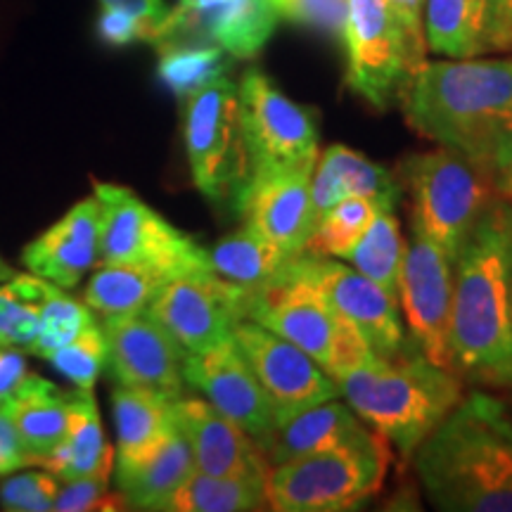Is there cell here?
Returning a JSON list of instances; mask_svg holds the SVG:
<instances>
[{"instance_id":"cell-15","label":"cell","mask_w":512,"mask_h":512,"mask_svg":"<svg viewBox=\"0 0 512 512\" xmlns=\"http://www.w3.org/2000/svg\"><path fill=\"white\" fill-rule=\"evenodd\" d=\"M294 266L363 332L377 356L392 358L406 349V332L401 325L396 294L335 259H318L299 252Z\"/></svg>"},{"instance_id":"cell-17","label":"cell","mask_w":512,"mask_h":512,"mask_svg":"<svg viewBox=\"0 0 512 512\" xmlns=\"http://www.w3.org/2000/svg\"><path fill=\"white\" fill-rule=\"evenodd\" d=\"M311 171L309 166H261L252 169L235 197L242 226L299 254L311 235Z\"/></svg>"},{"instance_id":"cell-36","label":"cell","mask_w":512,"mask_h":512,"mask_svg":"<svg viewBox=\"0 0 512 512\" xmlns=\"http://www.w3.org/2000/svg\"><path fill=\"white\" fill-rule=\"evenodd\" d=\"M93 323V311L88 309L86 302H79V299L64 294L57 285L48 283L46 299H43L41 306V318H38V332L27 351L50 358L57 349H62L64 344L79 337Z\"/></svg>"},{"instance_id":"cell-23","label":"cell","mask_w":512,"mask_h":512,"mask_svg":"<svg viewBox=\"0 0 512 512\" xmlns=\"http://www.w3.org/2000/svg\"><path fill=\"white\" fill-rule=\"evenodd\" d=\"M401 195L399 178L392 171L347 145H330L320 152L311 171V221L316 226L325 211L351 197L394 211Z\"/></svg>"},{"instance_id":"cell-42","label":"cell","mask_w":512,"mask_h":512,"mask_svg":"<svg viewBox=\"0 0 512 512\" xmlns=\"http://www.w3.org/2000/svg\"><path fill=\"white\" fill-rule=\"evenodd\" d=\"M389 10L401 24L403 34L408 38L415 60H425V27H422V10H425V0H387Z\"/></svg>"},{"instance_id":"cell-20","label":"cell","mask_w":512,"mask_h":512,"mask_svg":"<svg viewBox=\"0 0 512 512\" xmlns=\"http://www.w3.org/2000/svg\"><path fill=\"white\" fill-rule=\"evenodd\" d=\"M425 46L441 57L512 53L508 0H425Z\"/></svg>"},{"instance_id":"cell-9","label":"cell","mask_w":512,"mask_h":512,"mask_svg":"<svg viewBox=\"0 0 512 512\" xmlns=\"http://www.w3.org/2000/svg\"><path fill=\"white\" fill-rule=\"evenodd\" d=\"M95 197L100 204V266H157L174 278L211 268L207 249L147 207L136 192L121 185L98 183Z\"/></svg>"},{"instance_id":"cell-32","label":"cell","mask_w":512,"mask_h":512,"mask_svg":"<svg viewBox=\"0 0 512 512\" xmlns=\"http://www.w3.org/2000/svg\"><path fill=\"white\" fill-rule=\"evenodd\" d=\"M157 48L159 79L181 100L228 72V53L216 43L214 46H197L185 38H171V41L157 43Z\"/></svg>"},{"instance_id":"cell-14","label":"cell","mask_w":512,"mask_h":512,"mask_svg":"<svg viewBox=\"0 0 512 512\" xmlns=\"http://www.w3.org/2000/svg\"><path fill=\"white\" fill-rule=\"evenodd\" d=\"M233 339L271 399L275 422L316 403L339 399L337 382L309 354L264 325L240 320Z\"/></svg>"},{"instance_id":"cell-46","label":"cell","mask_w":512,"mask_h":512,"mask_svg":"<svg viewBox=\"0 0 512 512\" xmlns=\"http://www.w3.org/2000/svg\"><path fill=\"white\" fill-rule=\"evenodd\" d=\"M223 3V0H181V3L176 5L174 10H169V17L164 19V24L159 27L157 31V38L152 43H162V41H169V38H174L178 31L188 19H192L195 15H200V12L214 8V5Z\"/></svg>"},{"instance_id":"cell-18","label":"cell","mask_w":512,"mask_h":512,"mask_svg":"<svg viewBox=\"0 0 512 512\" xmlns=\"http://www.w3.org/2000/svg\"><path fill=\"white\" fill-rule=\"evenodd\" d=\"M185 382L204 394L211 406L249 437L261 439L275 425L273 403L233 337L214 349L188 354L183 363Z\"/></svg>"},{"instance_id":"cell-24","label":"cell","mask_w":512,"mask_h":512,"mask_svg":"<svg viewBox=\"0 0 512 512\" xmlns=\"http://www.w3.org/2000/svg\"><path fill=\"white\" fill-rule=\"evenodd\" d=\"M114 472L128 508L164 510L171 494L195 472V460L188 439L174 420V427L155 448L133 463L114 465Z\"/></svg>"},{"instance_id":"cell-48","label":"cell","mask_w":512,"mask_h":512,"mask_svg":"<svg viewBox=\"0 0 512 512\" xmlns=\"http://www.w3.org/2000/svg\"><path fill=\"white\" fill-rule=\"evenodd\" d=\"M508 299H510V320H512V214H510V245H508Z\"/></svg>"},{"instance_id":"cell-38","label":"cell","mask_w":512,"mask_h":512,"mask_svg":"<svg viewBox=\"0 0 512 512\" xmlns=\"http://www.w3.org/2000/svg\"><path fill=\"white\" fill-rule=\"evenodd\" d=\"M278 19L323 31L335 38L344 36L349 0H268Z\"/></svg>"},{"instance_id":"cell-25","label":"cell","mask_w":512,"mask_h":512,"mask_svg":"<svg viewBox=\"0 0 512 512\" xmlns=\"http://www.w3.org/2000/svg\"><path fill=\"white\" fill-rule=\"evenodd\" d=\"M114 458L117 456L102 430L93 392H69L67 437L41 465L57 477V482H69L81 477H112Z\"/></svg>"},{"instance_id":"cell-10","label":"cell","mask_w":512,"mask_h":512,"mask_svg":"<svg viewBox=\"0 0 512 512\" xmlns=\"http://www.w3.org/2000/svg\"><path fill=\"white\" fill-rule=\"evenodd\" d=\"M240 126L252 169L309 166L318 159V121L287 98L261 69H247L238 86Z\"/></svg>"},{"instance_id":"cell-34","label":"cell","mask_w":512,"mask_h":512,"mask_svg":"<svg viewBox=\"0 0 512 512\" xmlns=\"http://www.w3.org/2000/svg\"><path fill=\"white\" fill-rule=\"evenodd\" d=\"M403 254H406V238L401 233L399 219L394 211H380L368 233L347 256V261H351L358 273L396 294Z\"/></svg>"},{"instance_id":"cell-49","label":"cell","mask_w":512,"mask_h":512,"mask_svg":"<svg viewBox=\"0 0 512 512\" xmlns=\"http://www.w3.org/2000/svg\"><path fill=\"white\" fill-rule=\"evenodd\" d=\"M12 275H15V273H12V271H10V266H8V264H5V261H3V259H0V283H3V280H8V278H12Z\"/></svg>"},{"instance_id":"cell-3","label":"cell","mask_w":512,"mask_h":512,"mask_svg":"<svg viewBox=\"0 0 512 512\" xmlns=\"http://www.w3.org/2000/svg\"><path fill=\"white\" fill-rule=\"evenodd\" d=\"M510 214L512 202L498 197L453 264L451 366L486 387H512Z\"/></svg>"},{"instance_id":"cell-16","label":"cell","mask_w":512,"mask_h":512,"mask_svg":"<svg viewBox=\"0 0 512 512\" xmlns=\"http://www.w3.org/2000/svg\"><path fill=\"white\" fill-rule=\"evenodd\" d=\"M102 332L107 339V366L119 384L145 387L181 399L185 377V351L150 313L105 318Z\"/></svg>"},{"instance_id":"cell-29","label":"cell","mask_w":512,"mask_h":512,"mask_svg":"<svg viewBox=\"0 0 512 512\" xmlns=\"http://www.w3.org/2000/svg\"><path fill=\"white\" fill-rule=\"evenodd\" d=\"M171 278L174 275L157 266H100L88 280L83 302L93 313H100L102 318L143 313Z\"/></svg>"},{"instance_id":"cell-21","label":"cell","mask_w":512,"mask_h":512,"mask_svg":"<svg viewBox=\"0 0 512 512\" xmlns=\"http://www.w3.org/2000/svg\"><path fill=\"white\" fill-rule=\"evenodd\" d=\"M382 437L361 422L351 408L337 399L316 403L290 418L275 422L271 432L256 439L266 463L275 467L287 460L309 456V453L330 451L339 446H368Z\"/></svg>"},{"instance_id":"cell-47","label":"cell","mask_w":512,"mask_h":512,"mask_svg":"<svg viewBox=\"0 0 512 512\" xmlns=\"http://www.w3.org/2000/svg\"><path fill=\"white\" fill-rule=\"evenodd\" d=\"M498 192H501V197H505V200L512 202V166L501 176V181H498Z\"/></svg>"},{"instance_id":"cell-2","label":"cell","mask_w":512,"mask_h":512,"mask_svg":"<svg viewBox=\"0 0 512 512\" xmlns=\"http://www.w3.org/2000/svg\"><path fill=\"white\" fill-rule=\"evenodd\" d=\"M427 501L444 512H512V415L472 392L413 453Z\"/></svg>"},{"instance_id":"cell-28","label":"cell","mask_w":512,"mask_h":512,"mask_svg":"<svg viewBox=\"0 0 512 512\" xmlns=\"http://www.w3.org/2000/svg\"><path fill=\"white\" fill-rule=\"evenodd\" d=\"M174 401L145 387L119 384L112 392V411L117 422V458L126 465L143 458L174 427Z\"/></svg>"},{"instance_id":"cell-5","label":"cell","mask_w":512,"mask_h":512,"mask_svg":"<svg viewBox=\"0 0 512 512\" xmlns=\"http://www.w3.org/2000/svg\"><path fill=\"white\" fill-rule=\"evenodd\" d=\"M396 178L408 195L413 228L437 242L453 264L486 209L501 197L489 169L441 145L401 159Z\"/></svg>"},{"instance_id":"cell-7","label":"cell","mask_w":512,"mask_h":512,"mask_svg":"<svg viewBox=\"0 0 512 512\" xmlns=\"http://www.w3.org/2000/svg\"><path fill=\"white\" fill-rule=\"evenodd\" d=\"M389 451L380 439L368 446H339L271 467L266 501L275 512H342L382 489Z\"/></svg>"},{"instance_id":"cell-19","label":"cell","mask_w":512,"mask_h":512,"mask_svg":"<svg viewBox=\"0 0 512 512\" xmlns=\"http://www.w3.org/2000/svg\"><path fill=\"white\" fill-rule=\"evenodd\" d=\"M174 420L188 439L195 470L266 486L271 465L254 437L221 415L207 399H176Z\"/></svg>"},{"instance_id":"cell-51","label":"cell","mask_w":512,"mask_h":512,"mask_svg":"<svg viewBox=\"0 0 512 512\" xmlns=\"http://www.w3.org/2000/svg\"><path fill=\"white\" fill-rule=\"evenodd\" d=\"M510 389H512V387H510Z\"/></svg>"},{"instance_id":"cell-30","label":"cell","mask_w":512,"mask_h":512,"mask_svg":"<svg viewBox=\"0 0 512 512\" xmlns=\"http://www.w3.org/2000/svg\"><path fill=\"white\" fill-rule=\"evenodd\" d=\"M294 256L297 254L287 252L285 247L242 226L216 242L214 249H209V264L211 271L228 283L245 287V290H256V287L278 278Z\"/></svg>"},{"instance_id":"cell-12","label":"cell","mask_w":512,"mask_h":512,"mask_svg":"<svg viewBox=\"0 0 512 512\" xmlns=\"http://www.w3.org/2000/svg\"><path fill=\"white\" fill-rule=\"evenodd\" d=\"M342 41L347 46L349 88L368 105L387 110L420 64L387 0H349Z\"/></svg>"},{"instance_id":"cell-1","label":"cell","mask_w":512,"mask_h":512,"mask_svg":"<svg viewBox=\"0 0 512 512\" xmlns=\"http://www.w3.org/2000/svg\"><path fill=\"white\" fill-rule=\"evenodd\" d=\"M396 98L408 126L496 178L512 166V57H446L403 81Z\"/></svg>"},{"instance_id":"cell-44","label":"cell","mask_w":512,"mask_h":512,"mask_svg":"<svg viewBox=\"0 0 512 512\" xmlns=\"http://www.w3.org/2000/svg\"><path fill=\"white\" fill-rule=\"evenodd\" d=\"M102 8H119L131 12L138 19H143V24L147 27V43L155 41L159 27L164 24V19L169 17V8H166L164 0H100Z\"/></svg>"},{"instance_id":"cell-11","label":"cell","mask_w":512,"mask_h":512,"mask_svg":"<svg viewBox=\"0 0 512 512\" xmlns=\"http://www.w3.org/2000/svg\"><path fill=\"white\" fill-rule=\"evenodd\" d=\"M249 294L252 290L202 268L171 278L147 313L171 332L185 354H202L233 337L235 325L247 320Z\"/></svg>"},{"instance_id":"cell-41","label":"cell","mask_w":512,"mask_h":512,"mask_svg":"<svg viewBox=\"0 0 512 512\" xmlns=\"http://www.w3.org/2000/svg\"><path fill=\"white\" fill-rule=\"evenodd\" d=\"M98 34L110 46H128V43L136 41L147 43V38H150L143 19L119 8H102V15L98 19Z\"/></svg>"},{"instance_id":"cell-31","label":"cell","mask_w":512,"mask_h":512,"mask_svg":"<svg viewBox=\"0 0 512 512\" xmlns=\"http://www.w3.org/2000/svg\"><path fill=\"white\" fill-rule=\"evenodd\" d=\"M266 508V486L204 475L197 470L178 486L164 505V510L169 512H249Z\"/></svg>"},{"instance_id":"cell-39","label":"cell","mask_w":512,"mask_h":512,"mask_svg":"<svg viewBox=\"0 0 512 512\" xmlns=\"http://www.w3.org/2000/svg\"><path fill=\"white\" fill-rule=\"evenodd\" d=\"M126 498L110 491V477L69 479L57 489L53 510L57 512H93L126 510Z\"/></svg>"},{"instance_id":"cell-43","label":"cell","mask_w":512,"mask_h":512,"mask_svg":"<svg viewBox=\"0 0 512 512\" xmlns=\"http://www.w3.org/2000/svg\"><path fill=\"white\" fill-rule=\"evenodd\" d=\"M27 465H34V460L19 439L15 425H12L8 406H5V401H0V477Z\"/></svg>"},{"instance_id":"cell-33","label":"cell","mask_w":512,"mask_h":512,"mask_svg":"<svg viewBox=\"0 0 512 512\" xmlns=\"http://www.w3.org/2000/svg\"><path fill=\"white\" fill-rule=\"evenodd\" d=\"M380 211L387 209H380L375 202L363 200V197H351L335 204L313 226L302 252L318 259H347Z\"/></svg>"},{"instance_id":"cell-35","label":"cell","mask_w":512,"mask_h":512,"mask_svg":"<svg viewBox=\"0 0 512 512\" xmlns=\"http://www.w3.org/2000/svg\"><path fill=\"white\" fill-rule=\"evenodd\" d=\"M48 280L38 275H12L0 283V344L29 349L38 332Z\"/></svg>"},{"instance_id":"cell-37","label":"cell","mask_w":512,"mask_h":512,"mask_svg":"<svg viewBox=\"0 0 512 512\" xmlns=\"http://www.w3.org/2000/svg\"><path fill=\"white\" fill-rule=\"evenodd\" d=\"M60 373L74 384L76 389L93 392L95 382L107 366V339L98 323L88 325L79 337L57 349L48 358Z\"/></svg>"},{"instance_id":"cell-26","label":"cell","mask_w":512,"mask_h":512,"mask_svg":"<svg viewBox=\"0 0 512 512\" xmlns=\"http://www.w3.org/2000/svg\"><path fill=\"white\" fill-rule=\"evenodd\" d=\"M278 22L268 0H223L188 19L174 38L200 34L235 60H252L271 41Z\"/></svg>"},{"instance_id":"cell-40","label":"cell","mask_w":512,"mask_h":512,"mask_svg":"<svg viewBox=\"0 0 512 512\" xmlns=\"http://www.w3.org/2000/svg\"><path fill=\"white\" fill-rule=\"evenodd\" d=\"M60 484L50 472L17 475L0 486V505L12 512H48L53 510Z\"/></svg>"},{"instance_id":"cell-22","label":"cell","mask_w":512,"mask_h":512,"mask_svg":"<svg viewBox=\"0 0 512 512\" xmlns=\"http://www.w3.org/2000/svg\"><path fill=\"white\" fill-rule=\"evenodd\" d=\"M100 254V204L88 197L74 204L53 228L38 235L24 249V264L38 278L57 287H76L98 264Z\"/></svg>"},{"instance_id":"cell-27","label":"cell","mask_w":512,"mask_h":512,"mask_svg":"<svg viewBox=\"0 0 512 512\" xmlns=\"http://www.w3.org/2000/svg\"><path fill=\"white\" fill-rule=\"evenodd\" d=\"M5 406L34 465H41L67 437L69 394L53 382L29 373Z\"/></svg>"},{"instance_id":"cell-8","label":"cell","mask_w":512,"mask_h":512,"mask_svg":"<svg viewBox=\"0 0 512 512\" xmlns=\"http://www.w3.org/2000/svg\"><path fill=\"white\" fill-rule=\"evenodd\" d=\"M183 136L197 190L211 202L235 200L252 164L240 126L238 86L228 76L185 98Z\"/></svg>"},{"instance_id":"cell-6","label":"cell","mask_w":512,"mask_h":512,"mask_svg":"<svg viewBox=\"0 0 512 512\" xmlns=\"http://www.w3.org/2000/svg\"><path fill=\"white\" fill-rule=\"evenodd\" d=\"M294 259L278 278L252 290L247 320L292 342L337 382L377 354L363 332L297 271Z\"/></svg>"},{"instance_id":"cell-50","label":"cell","mask_w":512,"mask_h":512,"mask_svg":"<svg viewBox=\"0 0 512 512\" xmlns=\"http://www.w3.org/2000/svg\"><path fill=\"white\" fill-rule=\"evenodd\" d=\"M508 8H510V15H512V0H508Z\"/></svg>"},{"instance_id":"cell-45","label":"cell","mask_w":512,"mask_h":512,"mask_svg":"<svg viewBox=\"0 0 512 512\" xmlns=\"http://www.w3.org/2000/svg\"><path fill=\"white\" fill-rule=\"evenodd\" d=\"M29 366L17 347H3L0 344V401L10 399L17 392L19 384L27 380Z\"/></svg>"},{"instance_id":"cell-4","label":"cell","mask_w":512,"mask_h":512,"mask_svg":"<svg viewBox=\"0 0 512 512\" xmlns=\"http://www.w3.org/2000/svg\"><path fill=\"white\" fill-rule=\"evenodd\" d=\"M337 387L351 411L406 458L465 396L456 370L437 366L418 349L370 358L337 380Z\"/></svg>"},{"instance_id":"cell-13","label":"cell","mask_w":512,"mask_h":512,"mask_svg":"<svg viewBox=\"0 0 512 512\" xmlns=\"http://www.w3.org/2000/svg\"><path fill=\"white\" fill-rule=\"evenodd\" d=\"M403 318L413 347L441 368H451V302L453 261L425 233L413 228L406 240L399 285Z\"/></svg>"}]
</instances>
